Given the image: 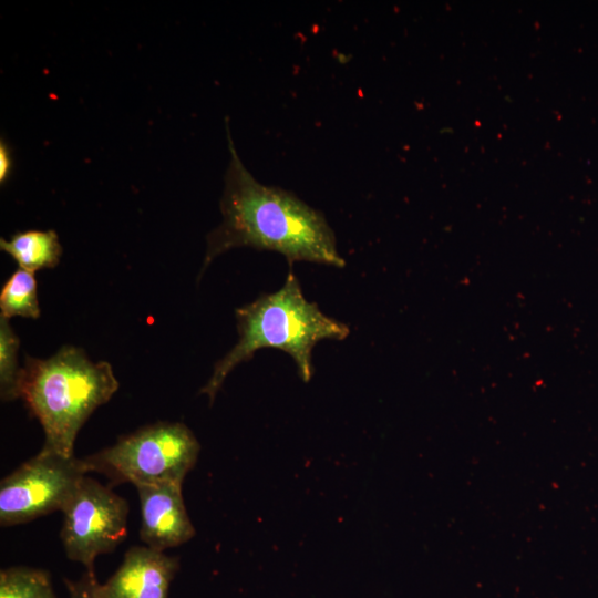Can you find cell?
Returning a JSON list of instances; mask_svg holds the SVG:
<instances>
[{
    "label": "cell",
    "mask_w": 598,
    "mask_h": 598,
    "mask_svg": "<svg viewBox=\"0 0 598 598\" xmlns=\"http://www.w3.org/2000/svg\"><path fill=\"white\" fill-rule=\"evenodd\" d=\"M225 123L230 161L219 205L223 221L207 236L200 275L217 256L237 247L279 252L290 267L296 261L344 267L323 214L291 192L259 183L239 158Z\"/></svg>",
    "instance_id": "6da1fadb"
},
{
    "label": "cell",
    "mask_w": 598,
    "mask_h": 598,
    "mask_svg": "<svg viewBox=\"0 0 598 598\" xmlns=\"http://www.w3.org/2000/svg\"><path fill=\"white\" fill-rule=\"evenodd\" d=\"M235 315L238 342L215 363L212 377L199 391L210 403L227 375L259 349L275 348L289 354L299 377L308 382L313 371L315 346L324 339L343 340L350 333L346 323L326 316L316 302L305 298L292 270L280 289L260 295L255 301L237 308Z\"/></svg>",
    "instance_id": "7a4b0ae2"
},
{
    "label": "cell",
    "mask_w": 598,
    "mask_h": 598,
    "mask_svg": "<svg viewBox=\"0 0 598 598\" xmlns=\"http://www.w3.org/2000/svg\"><path fill=\"white\" fill-rule=\"evenodd\" d=\"M118 386L109 362H93L84 350L63 346L48 359L25 357L19 398L42 425L43 448L74 456L80 429Z\"/></svg>",
    "instance_id": "3957f363"
},
{
    "label": "cell",
    "mask_w": 598,
    "mask_h": 598,
    "mask_svg": "<svg viewBox=\"0 0 598 598\" xmlns=\"http://www.w3.org/2000/svg\"><path fill=\"white\" fill-rule=\"evenodd\" d=\"M200 445L179 422H157L122 436L115 444L86 456L89 472L134 486L183 484L195 465Z\"/></svg>",
    "instance_id": "277c9868"
},
{
    "label": "cell",
    "mask_w": 598,
    "mask_h": 598,
    "mask_svg": "<svg viewBox=\"0 0 598 598\" xmlns=\"http://www.w3.org/2000/svg\"><path fill=\"white\" fill-rule=\"evenodd\" d=\"M86 473L84 458L42 447L1 481L0 524H23L63 511Z\"/></svg>",
    "instance_id": "5b68a950"
},
{
    "label": "cell",
    "mask_w": 598,
    "mask_h": 598,
    "mask_svg": "<svg viewBox=\"0 0 598 598\" xmlns=\"http://www.w3.org/2000/svg\"><path fill=\"white\" fill-rule=\"evenodd\" d=\"M61 539L69 559L94 571V561L126 536L128 504L111 488L84 476L63 508Z\"/></svg>",
    "instance_id": "8992f818"
},
{
    "label": "cell",
    "mask_w": 598,
    "mask_h": 598,
    "mask_svg": "<svg viewBox=\"0 0 598 598\" xmlns=\"http://www.w3.org/2000/svg\"><path fill=\"white\" fill-rule=\"evenodd\" d=\"M141 506V539L147 547L164 551L195 535L182 494V484L135 486Z\"/></svg>",
    "instance_id": "52a82bcc"
},
{
    "label": "cell",
    "mask_w": 598,
    "mask_h": 598,
    "mask_svg": "<svg viewBox=\"0 0 598 598\" xmlns=\"http://www.w3.org/2000/svg\"><path fill=\"white\" fill-rule=\"evenodd\" d=\"M178 559L147 546L125 553L117 570L102 585L106 598H167Z\"/></svg>",
    "instance_id": "ba28073f"
},
{
    "label": "cell",
    "mask_w": 598,
    "mask_h": 598,
    "mask_svg": "<svg viewBox=\"0 0 598 598\" xmlns=\"http://www.w3.org/2000/svg\"><path fill=\"white\" fill-rule=\"evenodd\" d=\"M0 249L11 256L19 268L33 274L59 265L63 251L53 229L16 233L9 240L0 239Z\"/></svg>",
    "instance_id": "9c48e42d"
},
{
    "label": "cell",
    "mask_w": 598,
    "mask_h": 598,
    "mask_svg": "<svg viewBox=\"0 0 598 598\" xmlns=\"http://www.w3.org/2000/svg\"><path fill=\"white\" fill-rule=\"evenodd\" d=\"M0 317L38 319L41 315L34 274L18 268L0 291Z\"/></svg>",
    "instance_id": "30bf717a"
},
{
    "label": "cell",
    "mask_w": 598,
    "mask_h": 598,
    "mask_svg": "<svg viewBox=\"0 0 598 598\" xmlns=\"http://www.w3.org/2000/svg\"><path fill=\"white\" fill-rule=\"evenodd\" d=\"M0 598H58L50 575L31 567H10L0 573Z\"/></svg>",
    "instance_id": "8fae6325"
},
{
    "label": "cell",
    "mask_w": 598,
    "mask_h": 598,
    "mask_svg": "<svg viewBox=\"0 0 598 598\" xmlns=\"http://www.w3.org/2000/svg\"><path fill=\"white\" fill-rule=\"evenodd\" d=\"M20 341L9 323L0 317V394L3 401L19 398L21 369L18 367Z\"/></svg>",
    "instance_id": "7c38bea8"
},
{
    "label": "cell",
    "mask_w": 598,
    "mask_h": 598,
    "mask_svg": "<svg viewBox=\"0 0 598 598\" xmlns=\"http://www.w3.org/2000/svg\"><path fill=\"white\" fill-rule=\"evenodd\" d=\"M65 586L70 598H106L102 584H100L94 571L86 570L80 579L73 581L65 579Z\"/></svg>",
    "instance_id": "4fadbf2b"
},
{
    "label": "cell",
    "mask_w": 598,
    "mask_h": 598,
    "mask_svg": "<svg viewBox=\"0 0 598 598\" xmlns=\"http://www.w3.org/2000/svg\"><path fill=\"white\" fill-rule=\"evenodd\" d=\"M12 171V157L9 145L1 138L0 141V184L3 185L10 177Z\"/></svg>",
    "instance_id": "5bb4252c"
}]
</instances>
